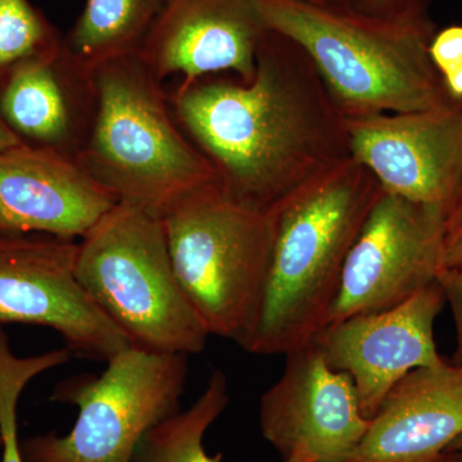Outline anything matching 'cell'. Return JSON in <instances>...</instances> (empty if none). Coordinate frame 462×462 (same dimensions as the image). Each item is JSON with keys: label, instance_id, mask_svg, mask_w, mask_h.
<instances>
[{"label": "cell", "instance_id": "4", "mask_svg": "<svg viewBox=\"0 0 462 462\" xmlns=\"http://www.w3.org/2000/svg\"><path fill=\"white\" fill-rule=\"evenodd\" d=\"M98 111L78 162L118 203L161 216L191 191L218 184L173 115L170 94L138 56L96 69Z\"/></svg>", "mask_w": 462, "mask_h": 462}, {"label": "cell", "instance_id": "3", "mask_svg": "<svg viewBox=\"0 0 462 462\" xmlns=\"http://www.w3.org/2000/svg\"><path fill=\"white\" fill-rule=\"evenodd\" d=\"M267 29L298 42L346 118L462 109L430 54L437 27L343 14L310 0H258Z\"/></svg>", "mask_w": 462, "mask_h": 462}, {"label": "cell", "instance_id": "19", "mask_svg": "<svg viewBox=\"0 0 462 462\" xmlns=\"http://www.w3.org/2000/svg\"><path fill=\"white\" fill-rule=\"evenodd\" d=\"M69 357L71 352L66 346L32 357H18L0 325V462H25L18 439L17 410L21 394L33 378L66 364Z\"/></svg>", "mask_w": 462, "mask_h": 462}, {"label": "cell", "instance_id": "25", "mask_svg": "<svg viewBox=\"0 0 462 462\" xmlns=\"http://www.w3.org/2000/svg\"><path fill=\"white\" fill-rule=\"evenodd\" d=\"M447 88H448L449 93L455 97L456 99L462 100V66L454 71L449 72L443 76Z\"/></svg>", "mask_w": 462, "mask_h": 462}, {"label": "cell", "instance_id": "2", "mask_svg": "<svg viewBox=\"0 0 462 462\" xmlns=\"http://www.w3.org/2000/svg\"><path fill=\"white\" fill-rule=\"evenodd\" d=\"M383 191L352 157L273 212L272 256L245 351L285 356L312 342L327 321L346 254Z\"/></svg>", "mask_w": 462, "mask_h": 462}, {"label": "cell", "instance_id": "12", "mask_svg": "<svg viewBox=\"0 0 462 462\" xmlns=\"http://www.w3.org/2000/svg\"><path fill=\"white\" fill-rule=\"evenodd\" d=\"M346 120L352 157L384 191L448 208L462 182V109Z\"/></svg>", "mask_w": 462, "mask_h": 462}, {"label": "cell", "instance_id": "13", "mask_svg": "<svg viewBox=\"0 0 462 462\" xmlns=\"http://www.w3.org/2000/svg\"><path fill=\"white\" fill-rule=\"evenodd\" d=\"M267 30L258 0H166L136 56L163 84L226 72L251 83Z\"/></svg>", "mask_w": 462, "mask_h": 462}, {"label": "cell", "instance_id": "26", "mask_svg": "<svg viewBox=\"0 0 462 462\" xmlns=\"http://www.w3.org/2000/svg\"><path fill=\"white\" fill-rule=\"evenodd\" d=\"M16 145H20V143L14 138V134L9 132L7 126H5L2 118H0V151H2V149L16 147Z\"/></svg>", "mask_w": 462, "mask_h": 462}, {"label": "cell", "instance_id": "20", "mask_svg": "<svg viewBox=\"0 0 462 462\" xmlns=\"http://www.w3.org/2000/svg\"><path fill=\"white\" fill-rule=\"evenodd\" d=\"M63 33L32 0H0V76L36 58L54 56Z\"/></svg>", "mask_w": 462, "mask_h": 462}, {"label": "cell", "instance_id": "5", "mask_svg": "<svg viewBox=\"0 0 462 462\" xmlns=\"http://www.w3.org/2000/svg\"><path fill=\"white\" fill-rule=\"evenodd\" d=\"M76 278L130 345L205 351L209 334L173 270L161 216L118 203L78 243Z\"/></svg>", "mask_w": 462, "mask_h": 462}, {"label": "cell", "instance_id": "14", "mask_svg": "<svg viewBox=\"0 0 462 462\" xmlns=\"http://www.w3.org/2000/svg\"><path fill=\"white\" fill-rule=\"evenodd\" d=\"M116 205L76 158L21 144L0 151V234L84 238Z\"/></svg>", "mask_w": 462, "mask_h": 462}, {"label": "cell", "instance_id": "10", "mask_svg": "<svg viewBox=\"0 0 462 462\" xmlns=\"http://www.w3.org/2000/svg\"><path fill=\"white\" fill-rule=\"evenodd\" d=\"M284 372L260 402V430L282 462H346L370 420L354 382L331 369L314 342L285 355Z\"/></svg>", "mask_w": 462, "mask_h": 462}, {"label": "cell", "instance_id": "24", "mask_svg": "<svg viewBox=\"0 0 462 462\" xmlns=\"http://www.w3.org/2000/svg\"><path fill=\"white\" fill-rule=\"evenodd\" d=\"M437 281L454 318L456 346L449 363L462 366V272L443 269Z\"/></svg>", "mask_w": 462, "mask_h": 462}, {"label": "cell", "instance_id": "9", "mask_svg": "<svg viewBox=\"0 0 462 462\" xmlns=\"http://www.w3.org/2000/svg\"><path fill=\"white\" fill-rule=\"evenodd\" d=\"M78 243L44 234H0V325L50 328L79 357L107 363L129 340L76 278Z\"/></svg>", "mask_w": 462, "mask_h": 462}, {"label": "cell", "instance_id": "17", "mask_svg": "<svg viewBox=\"0 0 462 462\" xmlns=\"http://www.w3.org/2000/svg\"><path fill=\"white\" fill-rule=\"evenodd\" d=\"M166 0H87L62 48L80 65L98 67L136 56Z\"/></svg>", "mask_w": 462, "mask_h": 462}, {"label": "cell", "instance_id": "15", "mask_svg": "<svg viewBox=\"0 0 462 462\" xmlns=\"http://www.w3.org/2000/svg\"><path fill=\"white\" fill-rule=\"evenodd\" d=\"M98 111L96 72L63 48L0 76V118L21 145L76 158Z\"/></svg>", "mask_w": 462, "mask_h": 462}, {"label": "cell", "instance_id": "27", "mask_svg": "<svg viewBox=\"0 0 462 462\" xmlns=\"http://www.w3.org/2000/svg\"><path fill=\"white\" fill-rule=\"evenodd\" d=\"M448 454H462V436L458 437L457 439L448 447Z\"/></svg>", "mask_w": 462, "mask_h": 462}, {"label": "cell", "instance_id": "6", "mask_svg": "<svg viewBox=\"0 0 462 462\" xmlns=\"http://www.w3.org/2000/svg\"><path fill=\"white\" fill-rule=\"evenodd\" d=\"M161 218L178 281L209 334L242 346L263 297L273 215L238 205L212 184L182 197Z\"/></svg>", "mask_w": 462, "mask_h": 462}, {"label": "cell", "instance_id": "23", "mask_svg": "<svg viewBox=\"0 0 462 462\" xmlns=\"http://www.w3.org/2000/svg\"><path fill=\"white\" fill-rule=\"evenodd\" d=\"M430 54L442 76L462 66V26H449L437 32L430 42Z\"/></svg>", "mask_w": 462, "mask_h": 462}, {"label": "cell", "instance_id": "29", "mask_svg": "<svg viewBox=\"0 0 462 462\" xmlns=\"http://www.w3.org/2000/svg\"><path fill=\"white\" fill-rule=\"evenodd\" d=\"M447 462H457V461H456V458H455L454 455L449 454L448 455V460H447Z\"/></svg>", "mask_w": 462, "mask_h": 462}, {"label": "cell", "instance_id": "21", "mask_svg": "<svg viewBox=\"0 0 462 462\" xmlns=\"http://www.w3.org/2000/svg\"><path fill=\"white\" fill-rule=\"evenodd\" d=\"M316 5L385 23H420L430 20L431 0H310Z\"/></svg>", "mask_w": 462, "mask_h": 462}, {"label": "cell", "instance_id": "18", "mask_svg": "<svg viewBox=\"0 0 462 462\" xmlns=\"http://www.w3.org/2000/svg\"><path fill=\"white\" fill-rule=\"evenodd\" d=\"M229 401L226 375L215 370L189 409L173 413L147 431L132 462H221V455L207 454L205 437Z\"/></svg>", "mask_w": 462, "mask_h": 462}, {"label": "cell", "instance_id": "8", "mask_svg": "<svg viewBox=\"0 0 462 462\" xmlns=\"http://www.w3.org/2000/svg\"><path fill=\"white\" fill-rule=\"evenodd\" d=\"M445 209L383 191L346 254L324 327L393 309L443 270Z\"/></svg>", "mask_w": 462, "mask_h": 462}, {"label": "cell", "instance_id": "7", "mask_svg": "<svg viewBox=\"0 0 462 462\" xmlns=\"http://www.w3.org/2000/svg\"><path fill=\"white\" fill-rule=\"evenodd\" d=\"M185 355L156 354L130 346L107 361L100 375L60 383L51 400L74 404L69 433L21 442L25 462H132L152 428L180 411L187 384Z\"/></svg>", "mask_w": 462, "mask_h": 462}, {"label": "cell", "instance_id": "11", "mask_svg": "<svg viewBox=\"0 0 462 462\" xmlns=\"http://www.w3.org/2000/svg\"><path fill=\"white\" fill-rule=\"evenodd\" d=\"M445 306L437 281L393 309L352 316L316 334L312 342L331 369L354 382L367 420L407 374L445 361L434 339V325Z\"/></svg>", "mask_w": 462, "mask_h": 462}, {"label": "cell", "instance_id": "22", "mask_svg": "<svg viewBox=\"0 0 462 462\" xmlns=\"http://www.w3.org/2000/svg\"><path fill=\"white\" fill-rule=\"evenodd\" d=\"M443 269L462 272V182L446 209Z\"/></svg>", "mask_w": 462, "mask_h": 462}, {"label": "cell", "instance_id": "30", "mask_svg": "<svg viewBox=\"0 0 462 462\" xmlns=\"http://www.w3.org/2000/svg\"><path fill=\"white\" fill-rule=\"evenodd\" d=\"M0 449H2V437H0Z\"/></svg>", "mask_w": 462, "mask_h": 462}, {"label": "cell", "instance_id": "16", "mask_svg": "<svg viewBox=\"0 0 462 462\" xmlns=\"http://www.w3.org/2000/svg\"><path fill=\"white\" fill-rule=\"evenodd\" d=\"M462 436V366L419 367L391 389L346 462H447Z\"/></svg>", "mask_w": 462, "mask_h": 462}, {"label": "cell", "instance_id": "1", "mask_svg": "<svg viewBox=\"0 0 462 462\" xmlns=\"http://www.w3.org/2000/svg\"><path fill=\"white\" fill-rule=\"evenodd\" d=\"M170 94L181 129L240 206L273 215L351 160L348 120L306 51L267 30L251 83L211 75Z\"/></svg>", "mask_w": 462, "mask_h": 462}, {"label": "cell", "instance_id": "28", "mask_svg": "<svg viewBox=\"0 0 462 462\" xmlns=\"http://www.w3.org/2000/svg\"><path fill=\"white\" fill-rule=\"evenodd\" d=\"M455 456V458H456V461L457 462H462V454L460 452V454H452Z\"/></svg>", "mask_w": 462, "mask_h": 462}]
</instances>
